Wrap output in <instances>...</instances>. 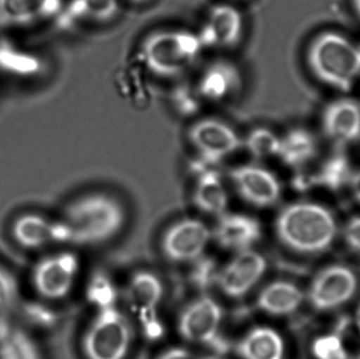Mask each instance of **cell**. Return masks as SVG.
<instances>
[{
	"mask_svg": "<svg viewBox=\"0 0 360 359\" xmlns=\"http://www.w3.org/2000/svg\"><path fill=\"white\" fill-rule=\"evenodd\" d=\"M20 287L14 274L0 263V312L8 311L18 303Z\"/></svg>",
	"mask_w": 360,
	"mask_h": 359,
	"instance_id": "30",
	"label": "cell"
},
{
	"mask_svg": "<svg viewBox=\"0 0 360 359\" xmlns=\"http://www.w3.org/2000/svg\"><path fill=\"white\" fill-rule=\"evenodd\" d=\"M355 359H360V355L357 356V358Z\"/></svg>",
	"mask_w": 360,
	"mask_h": 359,
	"instance_id": "39",
	"label": "cell"
},
{
	"mask_svg": "<svg viewBox=\"0 0 360 359\" xmlns=\"http://www.w3.org/2000/svg\"><path fill=\"white\" fill-rule=\"evenodd\" d=\"M236 353L240 359H285V341L275 329L255 327L239 339Z\"/></svg>",
	"mask_w": 360,
	"mask_h": 359,
	"instance_id": "21",
	"label": "cell"
},
{
	"mask_svg": "<svg viewBox=\"0 0 360 359\" xmlns=\"http://www.w3.org/2000/svg\"><path fill=\"white\" fill-rule=\"evenodd\" d=\"M353 173L349 158L344 154L338 153L323 162L315 177L314 183L330 191H338L349 185Z\"/></svg>",
	"mask_w": 360,
	"mask_h": 359,
	"instance_id": "26",
	"label": "cell"
},
{
	"mask_svg": "<svg viewBox=\"0 0 360 359\" xmlns=\"http://www.w3.org/2000/svg\"><path fill=\"white\" fill-rule=\"evenodd\" d=\"M132 328L117 307L97 310L82 339L86 359H126L132 345Z\"/></svg>",
	"mask_w": 360,
	"mask_h": 359,
	"instance_id": "5",
	"label": "cell"
},
{
	"mask_svg": "<svg viewBox=\"0 0 360 359\" xmlns=\"http://www.w3.org/2000/svg\"><path fill=\"white\" fill-rule=\"evenodd\" d=\"M61 219L71 231L72 244L91 246L117 236L126 225L127 213L116 196L94 191L70 202Z\"/></svg>",
	"mask_w": 360,
	"mask_h": 359,
	"instance_id": "1",
	"label": "cell"
},
{
	"mask_svg": "<svg viewBox=\"0 0 360 359\" xmlns=\"http://www.w3.org/2000/svg\"><path fill=\"white\" fill-rule=\"evenodd\" d=\"M304 295L293 282L277 280L266 285L256 299L258 310L272 316H288L295 313Z\"/></svg>",
	"mask_w": 360,
	"mask_h": 359,
	"instance_id": "22",
	"label": "cell"
},
{
	"mask_svg": "<svg viewBox=\"0 0 360 359\" xmlns=\"http://www.w3.org/2000/svg\"><path fill=\"white\" fill-rule=\"evenodd\" d=\"M197 34L203 48L231 50L236 48L245 34L243 14L231 4H216L210 8L202 27Z\"/></svg>",
	"mask_w": 360,
	"mask_h": 359,
	"instance_id": "15",
	"label": "cell"
},
{
	"mask_svg": "<svg viewBox=\"0 0 360 359\" xmlns=\"http://www.w3.org/2000/svg\"><path fill=\"white\" fill-rule=\"evenodd\" d=\"M275 232L283 246L302 254L328 250L338 235V223L326 207L316 202L288 204L277 215Z\"/></svg>",
	"mask_w": 360,
	"mask_h": 359,
	"instance_id": "2",
	"label": "cell"
},
{
	"mask_svg": "<svg viewBox=\"0 0 360 359\" xmlns=\"http://www.w3.org/2000/svg\"><path fill=\"white\" fill-rule=\"evenodd\" d=\"M307 61L317 79L338 90H350L360 76L359 46L336 32L317 35L307 51Z\"/></svg>",
	"mask_w": 360,
	"mask_h": 359,
	"instance_id": "4",
	"label": "cell"
},
{
	"mask_svg": "<svg viewBox=\"0 0 360 359\" xmlns=\"http://www.w3.org/2000/svg\"><path fill=\"white\" fill-rule=\"evenodd\" d=\"M16 63L17 72L21 75L35 73L39 67L37 58L32 56L31 54H27V53L20 52L18 50H8V48H4L1 51L0 65L6 71L16 74Z\"/></svg>",
	"mask_w": 360,
	"mask_h": 359,
	"instance_id": "29",
	"label": "cell"
},
{
	"mask_svg": "<svg viewBox=\"0 0 360 359\" xmlns=\"http://www.w3.org/2000/svg\"><path fill=\"white\" fill-rule=\"evenodd\" d=\"M162 296L164 285L152 272H136L129 280L127 303L131 313L139 320L143 335L151 341L164 335V326L160 318Z\"/></svg>",
	"mask_w": 360,
	"mask_h": 359,
	"instance_id": "7",
	"label": "cell"
},
{
	"mask_svg": "<svg viewBox=\"0 0 360 359\" xmlns=\"http://www.w3.org/2000/svg\"><path fill=\"white\" fill-rule=\"evenodd\" d=\"M217 218L212 238L224 250L235 253L250 250L262 238V226L251 215L226 212Z\"/></svg>",
	"mask_w": 360,
	"mask_h": 359,
	"instance_id": "17",
	"label": "cell"
},
{
	"mask_svg": "<svg viewBox=\"0 0 360 359\" xmlns=\"http://www.w3.org/2000/svg\"><path fill=\"white\" fill-rule=\"evenodd\" d=\"M188 141L201 162L214 166L230 157L243 147V138L224 120L199 118L188 130Z\"/></svg>",
	"mask_w": 360,
	"mask_h": 359,
	"instance_id": "8",
	"label": "cell"
},
{
	"mask_svg": "<svg viewBox=\"0 0 360 359\" xmlns=\"http://www.w3.org/2000/svg\"><path fill=\"white\" fill-rule=\"evenodd\" d=\"M156 359H215L210 356L201 355L181 347L169 348L160 354Z\"/></svg>",
	"mask_w": 360,
	"mask_h": 359,
	"instance_id": "35",
	"label": "cell"
},
{
	"mask_svg": "<svg viewBox=\"0 0 360 359\" xmlns=\"http://www.w3.org/2000/svg\"><path fill=\"white\" fill-rule=\"evenodd\" d=\"M68 12L77 20L111 22L120 13L118 0H72Z\"/></svg>",
	"mask_w": 360,
	"mask_h": 359,
	"instance_id": "25",
	"label": "cell"
},
{
	"mask_svg": "<svg viewBox=\"0 0 360 359\" xmlns=\"http://www.w3.org/2000/svg\"><path fill=\"white\" fill-rule=\"evenodd\" d=\"M237 195L255 208H270L278 202L281 185L274 173L256 164L234 167L229 174Z\"/></svg>",
	"mask_w": 360,
	"mask_h": 359,
	"instance_id": "13",
	"label": "cell"
},
{
	"mask_svg": "<svg viewBox=\"0 0 360 359\" xmlns=\"http://www.w3.org/2000/svg\"><path fill=\"white\" fill-rule=\"evenodd\" d=\"M243 145L255 159H268L278 156L281 137L270 129L258 126L248 133Z\"/></svg>",
	"mask_w": 360,
	"mask_h": 359,
	"instance_id": "27",
	"label": "cell"
},
{
	"mask_svg": "<svg viewBox=\"0 0 360 359\" xmlns=\"http://www.w3.org/2000/svg\"><path fill=\"white\" fill-rule=\"evenodd\" d=\"M319 145L314 135L302 128L292 129L281 137L278 156L285 166L300 168L316 156Z\"/></svg>",
	"mask_w": 360,
	"mask_h": 359,
	"instance_id": "23",
	"label": "cell"
},
{
	"mask_svg": "<svg viewBox=\"0 0 360 359\" xmlns=\"http://www.w3.org/2000/svg\"><path fill=\"white\" fill-rule=\"evenodd\" d=\"M222 318L224 314L219 303L212 297L203 295L182 310L177 329L180 337L188 343L224 350L226 343L220 335Z\"/></svg>",
	"mask_w": 360,
	"mask_h": 359,
	"instance_id": "9",
	"label": "cell"
},
{
	"mask_svg": "<svg viewBox=\"0 0 360 359\" xmlns=\"http://www.w3.org/2000/svg\"><path fill=\"white\" fill-rule=\"evenodd\" d=\"M356 290L357 278L354 272L346 266L332 265L313 278L308 301L317 311H332L348 303Z\"/></svg>",
	"mask_w": 360,
	"mask_h": 359,
	"instance_id": "12",
	"label": "cell"
},
{
	"mask_svg": "<svg viewBox=\"0 0 360 359\" xmlns=\"http://www.w3.org/2000/svg\"><path fill=\"white\" fill-rule=\"evenodd\" d=\"M349 185H350L351 191H352L355 200L360 202V170L353 173Z\"/></svg>",
	"mask_w": 360,
	"mask_h": 359,
	"instance_id": "36",
	"label": "cell"
},
{
	"mask_svg": "<svg viewBox=\"0 0 360 359\" xmlns=\"http://www.w3.org/2000/svg\"><path fill=\"white\" fill-rule=\"evenodd\" d=\"M202 50L198 34L184 29H162L143 38L139 54L153 75L174 78L190 70Z\"/></svg>",
	"mask_w": 360,
	"mask_h": 359,
	"instance_id": "3",
	"label": "cell"
},
{
	"mask_svg": "<svg viewBox=\"0 0 360 359\" xmlns=\"http://www.w3.org/2000/svg\"><path fill=\"white\" fill-rule=\"evenodd\" d=\"M266 259L253 249L241 251L218 271L216 286L232 299L247 296L266 273Z\"/></svg>",
	"mask_w": 360,
	"mask_h": 359,
	"instance_id": "14",
	"label": "cell"
},
{
	"mask_svg": "<svg viewBox=\"0 0 360 359\" xmlns=\"http://www.w3.org/2000/svg\"><path fill=\"white\" fill-rule=\"evenodd\" d=\"M86 296L89 303L97 310L116 307L118 294L115 284L109 275L96 272L86 285Z\"/></svg>",
	"mask_w": 360,
	"mask_h": 359,
	"instance_id": "28",
	"label": "cell"
},
{
	"mask_svg": "<svg viewBox=\"0 0 360 359\" xmlns=\"http://www.w3.org/2000/svg\"><path fill=\"white\" fill-rule=\"evenodd\" d=\"M25 316L34 326L39 328H50L56 322L54 312L42 305L30 306Z\"/></svg>",
	"mask_w": 360,
	"mask_h": 359,
	"instance_id": "32",
	"label": "cell"
},
{
	"mask_svg": "<svg viewBox=\"0 0 360 359\" xmlns=\"http://www.w3.org/2000/svg\"><path fill=\"white\" fill-rule=\"evenodd\" d=\"M359 53H360V46H359Z\"/></svg>",
	"mask_w": 360,
	"mask_h": 359,
	"instance_id": "40",
	"label": "cell"
},
{
	"mask_svg": "<svg viewBox=\"0 0 360 359\" xmlns=\"http://www.w3.org/2000/svg\"><path fill=\"white\" fill-rule=\"evenodd\" d=\"M321 126L326 136L338 145L360 141V103L352 98H340L323 110Z\"/></svg>",
	"mask_w": 360,
	"mask_h": 359,
	"instance_id": "18",
	"label": "cell"
},
{
	"mask_svg": "<svg viewBox=\"0 0 360 359\" xmlns=\"http://www.w3.org/2000/svg\"><path fill=\"white\" fill-rule=\"evenodd\" d=\"M218 271L216 270L215 265L213 261H202L194 271L195 282L199 286L205 288V287L211 286L212 282L216 285L217 280Z\"/></svg>",
	"mask_w": 360,
	"mask_h": 359,
	"instance_id": "33",
	"label": "cell"
},
{
	"mask_svg": "<svg viewBox=\"0 0 360 359\" xmlns=\"http://www.w3.org/2000/svg\"><path fill=\"white\" fill-rule=\"evenodd\" d=\"M130 1L133 2V4H145V2H147L148 0H130Z\"/></svg>",
	"mask_w": 360,
	"mask_h": 359,
	"instance_id": "38",
	"label": "cell"
},
{
	"mask_svg": "<svg viewBox=\"0 0 360 359\" xmlns=\"http://www.w3.org/2000/svg\"><path fill=\"white\" fill-rule=\"evenodd\" d=\"M345 242L355 252L360 253V216H355L347 223L344 230Z\"/></svg>",
	"mask_w": 360,
	"mask_h": 359,
	"instance_id": "34",
	"label": "cell"
},
{
	"mask_svg": "<svg viewBox=\"0 0 360 359\" xmlns=\"http://www.w3.org/2000/svg\"><path fill=\"white\" fill-rule=\"evenodd\" d=\"M243 80L240 69L234 61L218 58L205 65L195 90L201 100L224 103L240 92Z\"/></svg>",
	"mask_w": 360,
	"mask_h": 359,
	"instance_id": "16",
	"label": "cell"
},
{
	"mask_svg": "<svg viewBox=\"0 0 360 359\" xmlns=\"http://www.w3.org/2000/svg\"><path fill=\"white\" fill-rule=\"evenodd\" d=\"M212 240L207 223L197 218H182L165 231L162 250L172 263H184L200 259Z\"/></svg>",
	"mask_w": 360,
	"mask_h": 359,
	"instance_id": "11",
	"label": "cell"
},
{
	"mask_svg": "<svg viewBox=\"0 0 360 359\" xmlns=\"http://www.w3.org/2000/svg\"><path fill=\"white\" fill-rule=\"evenodd\" d=\"M313 354L317 359H347L346 350L338 337H319L313 344Z\"/></svg>",
	"mask_w": 360,
	"mask_h": 359,
	"instance_id": "31",
	"label": "cell"
},
{
	"mask_svg": "<svg viewBox=\"0 0 360 359\" xmlns=\"http://www.w3.org/2000/svg\"><path fill=\"white\" fill-rule=\"evenodd\" d=\"M192 200L200 212L220 216L228 212L229 191L219 172L207 164L196 173Z\"/></svg>",
	"mask_w": 360,
	"mask_h": 359,
	"instance_id": "20",
	"label": "cell"
},
{
	"mask_svg": "<svg viewBox=\"0 0 360 359\" xmlns=\"http://www.w3.org/2000/svg\"><path fill=\"white\" fill-rule=\"evenodd\" d=\"M79 268V259L75 253H48L37 259L32 267L30 285L41 301H63L71 293Z\"/></svg>",
	"mask_w": 360,
	"mask_h": 359,
	"instance_id": "6",
	"label": "cell"
},
{
	"mask_svg": "<svg viewBox=\"0 0 360 359\" xmlns=\"http://www.w3.org/2000/svg\"><path fill=\"white\" fill-rule=\"evenodd\" d=\"M11 235L17 246L27 251H39L49 247L72 244L67 223L54 221L39 213H25L13 221Z\"/></svg>",
	"mask_w": 360,
	"mask_h": 359,
	"instance_id": "10",
	"label": "cell"
},
{
	"mask_svg": "<svg viewBox=\"0 0 360 359\" xmlns=\"http://www.w3.org/2000/svg\"><path fill=\"white\" fill-rule=\"evenodd\" d=\"M353 6L356 11L357 15L360 17V0H352Z\"/></svg>",
	"mask_w": 360,
	"mask_h": 359,
	"instance_id": "37",
	"label": "cell"
},
{
	"mask_svg": "<svg viewBox=\"0 0 360 359\" xmlns=\"http://www.w3.org/2000/svg\"><path fill=\"white\" fill-rule=\"evenodd\" d=\"M0 359H44V355L31 331L12 325L0 337Z\"/></svg>",
	"mask_w": 360,
	"mask_h": 359,
	"instance_id": "24",
	"label": "cell"
},
{
	"mask_svg": "<svg viewBox=\"0 0 360 359\" xmlns=\"http://www.w3.org/2000/svg\"><path fill=\"white\" fill-rule=\"evenodd\" d=\"M63 0H0V27L21 29L59 16Z\"/></svg>",
	"mask_w": 360,
	"mask_h": 359,
	"instance_id": "19",
	"label": "cell"
}]
</instances>
